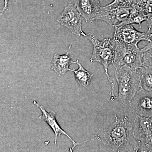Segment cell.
Wrapping results in <instances>:
<instances>
[{
  "instance_id": "2e32d148",
  "label": "cell",
  "mask_w": 152,
  "mask_h": 152,
  "mask_svg": "<svg viewBox=\"0 0 152 152\" xmlns=\"http://www.w3.org/2000/svg\"><path fill=\"white\" fill-rule=\"evenodd\" d=\"M141 88L152 91V68L142 66L140 68Z\"/></svg>"
},
{
  "instance_id": "30bf717a",
  "label": "cell",
  "mask_w": 152,
  "mask_h": 152,
  "mask_svg": "<svg viewBox=\"0 0 152 152\" xmlns=\"http://www.w3.org/2000/svg\"><path fill=\"white\" fill-rule=\"evenodd\" d=\"M132 7L116 8L111 9L101 7L95 20H102L113 27L127 18Z\"/></svg>"
},
{
  "instance_id": "4fadbf2b",
  "label": "cell",
  "mask_w": 152,
  "mask_h": 152,
  "mask_svg": "<svg viewBox=\"0 0 152 152\" xmlns=\"http://www.w3.org/2000/svg\"><path fill=\"white\" fill-rule=\"evenodd\" d=\"M146 20V15L143 11L132 6L127 18L123 22L114 26L113 27L136 23L138 24L140 28H141L142 23Z\"/></svg>"
},
{
  "instance_id": "9a60e30c",
  "label": "cell",
  "mask_w": 152,
  "mask_h": 152,
  "mask_svg": "<svg viewBox=\"0 0 152 152\" xmlns=\"http://www.w3.org/2000/svg\"><path fill=\"white\" fill-rule=\"evenodd\" d=\"M133 7L145 13L147 16L148 32L152 29V0H132Z\"/></svg>"
},
{
  "instance_id": "d6986e66",
  "label": "cell",
  "mask_w": 152,
  "mask_h": 152,
  "mask_svg": "<svg viewBox=\"0 0 152 152\" xmlns=\"http://www.w3.org/2000/svg\"><path fill=\"white\" fill-rule=\"evenodd\" d=\"M9 0H4V6L3 7L2 10L1 11L0 13V16H2L3 15V14L4 12L6 10H7Z\"/></svg>"
},
{
  "instance_id": "7c38bea8",
  "label": "cell",
  "mask_w": 152,
  "mask_h": 152,
  "mask_svg": "<svg viewBox=\"0 0 152 152\" xmlns=\"http://www.w3.org/2000/svg\"><path fill=\"white\" fill-rule=\"evenodd\" d=\"M72 59V57L69 52L64 55L55 54L51 64V69L58 75H63L68 71L72 70L70 69L69 66L76 63Z\"/></svg>"
},
{
  "instance_id": "8992f818",
  "label": "cell",
  "mask_w": 152,
  "mask_h": 152,
  "mask_svg": "<svg viewBox=\"0 0 152 152\" xmlns=\"http://www.w3.org/2000/svg\"><path fill=\"white\" fill-rule=\"evenodd\" d=\"M115 28L113 39L115 42L138 46V44L141 41H145L149 42L152 39V33L148 31L141 32L136 30L132 24Z\"/></svg>"
},
{
  "instance_id": "ffe728a7",
  "label": "cell",
  "mask_w": 152,
  "mask_h": 152,
  "mask_svg": "<svg viewBox=\"0 0 152 152\" xmlns=\"http://www.w3.org/2000/svg\"><path fill=\"white\" fill-rule=\"evenodd\" d=\"M152 48V39L151 42H149L148 44L146 46H145L143 48H142L141 49V50L144 53H145V52H146L147 51H148V50H149V49Z\"/></svg>"
},
{
  "instance_id": "8fae6325",
  "label": "cell",
  "mask_w": 152,
  "mask_h": 152,
  "mask_svg": "<svg viewBox=\"0 0 152 152\" xmlns=\"http://www.w3.org/2000/svg\"><path fill=\"white\" fill-rule=\"evenodd\" d=\"M74 4L87 23L95 20L101 7L99 0H75Z\"/></svg>"
},
{
  "instance_id": "ba28073f",
  "label": "cell",
  "mask_w": 152,
  "mask_h": 152,
  "mask_svg": "<svg viewBox=\"0 0 152 152\" xmlns=\"http://www.w3.org/2000/svg\"><path fill=\"white\" fill-rule=\"evenodd\" d=\"M129 106L137 115L152 118V91L141 88Z\"/></svg>"
},
{
  "instance_id": "277c9868",
  "label": "cell",
  "mask_w": 152,
  "mask_h": 152,
  "mask_svg": "<svg viewBox=\"0 0 152 152\" xmlns=\"http://www.w3.org/2000/svg\"><path fill=\"white\" fill-rule=\"evenodd\" d=\"M115 42V58L113 64L114 67L127 66L131 68L140 69L143 66V53L138 46Z\"/></svg>"
},
{
  "instance_id": "7a4b0ae2",
  "label": "cell",
  "mask_w": 152,
  "mask_h": 152,
  "mask_svg": "<svg viewBox=\"0 0 152 152\" xmlns=\"http://www.w3.org/2000/svg\"><path fill=\"white\" fill-rule=\"evenodd\" d=\"M115 68V80L118 87V103L129 106L136 93L141 88L140 69L123 66Z\"/></svg>"
},
{
  "instance_id": "9c48e42d",
  "label": "cell",
  "mask_w": 152,
  "mask_h": 152,
  "mask_svg": "<svg viewBox=\"0 0 152 152\" xmlns=\"http://www.w3.org/2000/svg\"><path fill=\"white\" fill-rule=\"evenodd\" d=\"M33 103L41 110L42 112V115L39 117V118L41 120L43 121L46 122L50 126V127L51 128L53 131L55 135V145H56L58 136H60L61 135H64L66 136L67 137L70 139V140L72 143L73 146L69 150L70 152H72L74 149L77 146L88 141L89 140H86L82 143L76 142L75 140H74L67 133L65 132L60 126L58 123L57 122L56 119V113L55 112L51 111L50 113H48V112L45 109L43 106L38 104L36 101H34Z\"/></svg>"
},
{
  "instance_id": "52a82bcc",
  "label": "cell",
  "mask_w": 152,
  "mask_h": 152,
  "mask_svg": "<svg viewBox=\"0 0 152 152\" xmlns=\"http://www.w3.org/2000/svg\"><path fill=\"white\" fill-rule=\"evenodd\" d=\"M83 19L75 4L70 1L58 17L57 21L74 34L87 37V34L82 29V22Z\"/></svg>"
},
{
  "instance_id": "ac0fdd59",
  "label": "cell",
  "mask_w": 152,
  "mask_h": 152,
  "mask_svg": "<svg viewBox=\"0 0 152 152\" xmlns=\"http://www.w3.org/2000/svg\"><path fill=\"white\" fill-rule=\"evenodd\" d=\"M143 66L152 68V48L143 53Z\"/></svg>"
},
{
  "instance_id": "5bb4252c",
  "label": "cell",
  "mask_w": 152,
  "mask_h": 152,
  "mask_svg": "<svg viewBox=\"0 0 152 152\" xmlns=\"http://www.w3.org/2000/svg\"><path fill=\"white\" fill-rule=\"evenodd\" d=\"M75 64L78 65V69L77 70H72V72H74L75 74L76 81L81 86H88L91 84L94 75L86 69L79 62V60H77L76 61Z\"/></svg>"
},
{
  "instance_id": "3957f363",
  "label": "cell",
  "mask_w": 152,
  "mask_h": 152,
  "mask_svg": "<svg viewBox=\"0 0 152 152\" xmlns=\"http://www.w3.org/2000/svg\"><path fill=\"white\" fill-rule=\"evenodd\" d=\"M87 37L93 45V53L90 61L91 62L100 63L103 66L105 73L111 84L112 96H114L115 79L109 75L108 68L110 65L113 64L115 60V42L111 38H106L102 40H99L92 34H87Z\"/></svg>"
},
{
  "instance_id": "5b68a950",
  "label": "cell",
  "mask_w": 152,
  "mask_h": 152,
  "mask_svg": "<svg viewBox=\"0 0 152 152\" xmlns=\"http://www.w3.org/2000/svg\"><path fill=\"white\" fill-rule=\"evenodd\" d=\"M134 134L140 143L139 152H152V118L136 115Z\"/></svg>"
},
{
  "instance_id": "6da1fadb",
  "label": "cell",
  "mask_w": 152,
  "mask_h": 152,
  "mask_svg": "<svg viewBox=\"0 0 152 152\" xmlns=\"http://www.w3.org/2000/svg\"><path fill=\"white\" fill-rule=\"evenodd\" d=\"M119 107L106 118L94 138L100 151L139 152L140 143L134 134L136 115L129 106Z\"/></svg>"
},
{
  "instance_id": "e0dca14e",
  "label": "cell",
  "mask_w": 152,
  "mask_h": 152,
  "mask_svg": "<svg viewBox=\"0 0 152 152\" xmlns=\"http://www.w3.org/2000/svg\"><path fill=\"white\" fill-rule=\"evenodd\" d=\"M132 0H114L113 1L104 7L107 9L121 7H132Z\"/></svg>"
}]
</instances>
